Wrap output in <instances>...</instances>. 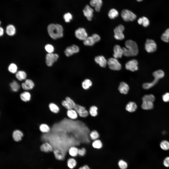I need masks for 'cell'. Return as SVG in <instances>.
Here are the masks:
<instances>
[{
  "label": "cell",
  "instance_id": "1",
  "mask_svg": "<svg viewBox=\"0 0 169 169\" xmlns=\"http://www.w3.org/2000/svg\"><path fill=\"white\" fill-rule=\"evenodd\" d=\"M125 47L122 48L123 51V55L126 57L134 56L137 55L138 53L137 45L134 41L128 40L125 43Z\"/></svg>",
  "mask_w": 169,
  "mask_h": 169
},
{
  "label": "cell",
  "instance_id": "2",
  "mask_svg": "<svg viewBox=\"0 0 169 169\" xmlns=\"http://www.w3.org/2000/svg\"><path fill=\"white\" fill-rule=\"evenodd\" d=\"M47 30L50 36L54 39L61 38L63 36V28L60 24H50L48 27Z\"/></svg>",
  "mask_w": 169,
  "mask_h": 169
},
{
  "label": "cell",
  "instance_id": "3",
  "mask_svg": "<svg viewBox=\"0 0 169 169\" xmlns=\"http://www.w3.org/2000/svg\"><path fill=\"white\" fill-rule=\"evenodd\" d=\"M121 16L125 21H133L136 18V15L131 11L127 9L122 10L121 14Z\"/></svg>",
  "mask_w": 169,
  "mask_h": 169
},
{
  "label": "cell",
  "instance_id": "4",
  "mask_svg": "<svg viewBox=\"0 0 169 169\" xmlns=\"http://www.w3.org/2000/svg\"><path fill=\"white\" fill-rule=\"evenodd\" d=\"M107 63L109 68L113 70H119L121 68V64L117 59L114 58H109L107 61Z\"/></svg>",
  "mask_w": 169,
  "mask_h": 169
},
{
  "label": "cell",
  "instance_id": "5",
  "mask_svg": "<svg viewBox=\"0 0 169 169\" xmlns=\"http://www.w3.org/2000/svg\"><path fill=\"white\" fill-rule=\"evenodd\" d=\"M73 109L81 117H86L89 114V111L86 110L85 107L79 104H76Z\"/></svg>",
  "mask_w": 169,
  "mask_h": 169
},
{
  "label": "cell",
  "instance_id": "6",
  "mask_svg": "<svg viewBox=\"0 0 169 169\" xmlns=\"http://www.w3.org/2000/svg\"><path fill=\"white\" fill-rule=\"evenodd\" d=\"M157 45L153 40L147 39L145 44V48L146 51L148 53H152L156 51L157 49Z\"/></svg>",
  "mask_w": 169,
  "mask_h": 169
},
{
  "label": "cell",
  "instance_id": "7",
  "mask_svg": "<svg viewBox=\"0 0 169 169\" xmlns=\"http://www.w3.org/2000/svg\"><path fill=\"white\" fill-rule=\"evenodd\" d=\"M58 57V55L56 54L52 53L47 54L46 57V65L49 66H52L53 64L57 61Z\"/></svg>",
  "mask_w": 169,
  "mask_h": 169
},
{
  "label": "cell",
  "instance_id": "8",
  "mask_svg": "<svg viewBox=\"0 0 169 169\" xmlns=\"http://www.w3.org/2000/svg\"><path fill=\"white\" fill-rule=\"evenodd\" d=\"M75 35L77 38L84 41L88 37L87 34L85 30L83 28H79L76 30Z\"/></svg>",
  "mask_w": 169,
  "mask_h": 169
},
{
  "label": "cell",
  "instance_id": "9",
  "mask_svg": "<svg viewBox=\"0 0 169 169\" xmlns=\"http://www.w3.org/2000/svg\"><path fill=\"white\" fill-rule=\"evenodd\" d=\"M137 61L135 59H133L128 61L125 64L126 69L134 72L138 69Z\"/></svg>",
  "mask_w": 169,
  "mask_h": 169
},
{
  "label": "cell",
  "instance_id": "10",
  "mask_svg": "<svg viewBox=\"0 0 169 169\" xmlns=\"http://www.w3.org/2000/svg\"><path fill=\"white\" fill-rule=\"evenodd\" d=\"M93 12V9L88 5H86L83 10L84 15L89 21L92 20Z\"/></svg>",
  "mask_w": 169,
  "mask_h": 169
},
{
  "label": "cell",
  "instance_id": "11",
  "mask_svg": "<svg viewBox=\"0 0 169 169\" xmlns=\"http://www.w3.org/2000/svg\"><path fill=\"white\" fill-rule=\"evenodd\" d=\"M79 51V48L77 46L73 45L67 47L64 51L65 55L67 57H69L74 53H78Z\"/></svg>",
  "mask_w": 169,
  "mask_h": 169
},
{
  "label": "cell",
  "instance_id": "12",
  "mask_svg": "<svg viewBox=\"0 0 169 169\" xmlns=\"http://www.w3.org/2000/svg\"><path fill=\"white\" fill-rule=\"evenodd\" d=\"M113 57L116 59L121 58L123 55L122 48L119 45H116L113 48Z\"/></svg>",
  "mask_w": 169,
  "mask_h": 169
},
{
  "label": "cell",
  "instance_id": "13",
  "mask_svg": "<svg viewBox=\"0 0 169 169\" xmlns=\"http://www.w3.org/2000/svg\"><path fill=\"white\" fill-rule=\"evenodd\" d=\"M90 4L91 6L95 7L96 11L99 12L102 6V0H91Z\"/></svg>",
  "mask_w": 169,
  "mask_h": 169
},
{
  "label": "cell",
  "instance_id": "14",
  "mask_svg": "<svg viewBox=\"0 0 169 169\" xmlns=\"http://www.w3.org/2000/svg\"><path fill=\"white\" fill-rule=\"evenodd\" d=\"M34 86L33 81L29 79L26 80L25 82L22 83V86L23 89L25 90H29L32 89Z\"/></svg>",
  "mask_w": 169,
  "mask_h": 169
},
{
  "label": "cell",
  "instance_id": "15",
  "mask_svg": "<svg viewBox=\"0 0 169 169\" xmlns=\"http://www.w3.org/2000/svg\"><path fill=\"white\" fill-rule=\"evenodd\" d=\"M95 61L102 67H105L107 63V61L103 56H99L95 57Z\"/></svg>",
  "mask_w": 169,
  "mask_h": 169
},
{
  "label": "cell",
  "instance_id": "16",
  "mask_svg": "<svg viewBox=\"0 0 169 169\" xmlns=\"http://www.w3.org/2000/svg\"><path fill=\"white\" fill-rule=\"evenodd\" d=\"M53 152L55 157L58 160H64L66 155L63 151L57 149L54 150Z\"/></svg>",
  "mask_w": 169,
  "mask_h": 169
},
{
  "label": "cell",
  "instance_id": "17",
  "mask_svg": "<svg viewBox=\"0 0 169 169\" xmlns=\"http://www.w3.org/2000/svg\"><path fill=\"white\" fill-rule=\"evenodd\" d=\"M118 89L121 93L126 94L128 92L129 88L127 84L124 82H122L120 83Z\"/></svg>",
  "mask_w": 169,
  "mask_h": 169
},
{
  "label": "cell",
  "instance_id": "18",
  "mask_svg": "<svg viewBox=\"0 0 169 169\" xmlns=\"http://www.w3.org/2000/svg\"><path fill=\"white\" fill-rule=\"evenodd\" d=\"M40 149L41 151L47 153L53 151V149L52 146L48 142H46L41 145Z\"/></svg>",
  "mask_w": 169,
  "mask_h": 169
},
{
  "label": "cell",
  "instance_id": "19",
  "mask_svg": "<svg viewBox=\"0 0 169 169\" xmlns=\"http://www.w3.org/2000/svg\"><path fill=\"white\" fill-rule=\"evenodd\" d=\"M67 114L70 119L73 120L76 119L78 116L77 113L74 109L67 110Z\"/></svg>",
  "mask_w": 169,
  "mask_h": 169
},
{
  "label": "cell",
  "instance_id": "20",
  "mask_svg": "<svg viewBox=\"0 0 169 169\" xmlns=\"http://www.w3.org/2000/svg\"><path fill=\"white\" fill-rule=\"evenodd\" d=\"M137 108V105L135 103L130 102L127 104L126 109L127 111L131 112L135 111Z\"/></svg>",
  "mask_w": 169,
  "mask_h": 169
},
{
  "label": "cell",
  "instance_id": "21",
  "mask_svg": "<svg viewBox=\"0 0 169 169\" xmlns=\"http://www.w3.org/2000/svg\"><path fill=\"white\" fill-rule=\"evenodd\" d=\"M78 148L75 146L70 147L68 151L69 154L73 157H75L78 155Z\"/></svg>",
  "mask_w": 169,
  "mask_h": 169
},
{
  "label": "cell",
  "instance_id": "22",
  "mask_svg": "<svg viewBox=\"0 0 169 169\" xmlns=\"http://www.w3.org/2000/svg\"><path fill=\"white\" fill-rule=\"evenodd\" d=\"M12 136L14 140L18 142L21 140V138L23 136V134L22 132L19 130H16L13 132Z\"/></svg>",
  "mask_w": 169,
  "mask_h": 169
},
{
  "label": "cell",
  "instance_id": "23",
  "mask_svg": "<svg viewBox=\"0 0 169 169\" xmlns=\"http://www.w3.org/2000/svg\"><path fill=\"white\" fill-rule=\"evenodd\" d=\"M141 107L142 109L145 110L151 109L154 107L153 102L147 101H142Z\"/></svg>",
  "mask_w": 169,
  "mask_h": 169
},
{
  "label": "cell",
  "instance_id": "24",
  "mask_svg": "<svg viewBox=\"0 0 169 169\" xmlns=\"http://www.w3.org/2000/svg\"><path fill=\"white\" fill-rule=\"evenodd\" d=\"M49 107L50 111L54 113H58L60 110L59 107L54 103H52L50 104Z\"/></svg>",
  "mask_w": 169,
  "mask_h": 169
},
{
  "label": "cell",
  "instance_id": "25",
  "mask_svg": "<svg viewBox=\"0 0 169 169\" xmlns=\"http://www.w3.org/2000/svg\"><path fill=\"white\" fill-rule=\"evenodd\" d=\"M27 77L26 73L23 71H19L15 74L16 78L19 80L22 81L25 79Z\"/></svg>",
  "mask_w": 169,
  "mask_h": 169
},
{
  "label": "cell",
  "instance_id": "26",
  "mask_svg": "<svg viewBox=\"0 0 169 169\" xmlns=\"http://www.w3.org/2000/svg\"><path fill=\"white\" fill-rule=\"evenodd\" d=\"M98 108L97 107L94 105H92L90 107L89 112V114L92 116L95 117L98 115Z\"/></svg>",
  "mask_w": 169,
  "mask_h": 169
},
{
  "label": "cell",
  "instance_id": "27",
  "mask_svg": "<svg viewBox=\"0 0 169 169\" xmlns=\"http://www.w3.org/2000/svg\"><path fill=\"white\" fill-rule=\"evenodd\" d=\"M20 97L22 101L26 102L30 100L31 95L29 92H25L20 94Z\"/></svg>",
  "mask_w": 169,
  "mask_h": 169
},
{
  "label": "cell",
  "instance_id": "28",
  "mask_svg": "<svg viewBox=\"0 0 169 169\" xmlns=\"http://www.w3.org/2000/svg\"><path fill=\"white\" fill-rule=\"evenodd\" d=\"M158 80V79L154 78V80L151 82L143 84L142 85V87L145 89H149L155 85L157 83Z\"/></svg>",
  "mask_w": 169,
  "mask_h": 169
},
{
  "label": "cell",
  "instance_id": "29",
  "mask_svg": "<svg viewBox=\"0 0 169 169\" xmlns=\"http://www.w3.org/2000/svg\"><path fill=\"white\" fill-rule=\"evenodd\" d=\"M89 135L90 139L93 141L98 139L100 136L99 133L96 130L91 131L89 133Z\"/></svg>",
  "mask_w": 169,
  "mask_h": 169
},
{
  "label": "cell",
  "instance_id": "30",
  "mask_svg": "<svg viewBox=\"0 0 169 169\" xmlns=\"http://www.w3.org/2000/svg\"><path fill=\"white\" fill-rule=\"evenodd\" d=\"M153 75L155 78L159 79L164 77V73L162 70H159L154 72Z\"/></svg>",
  "mask_w": 169,
  "mask_h": 169
},
{
  "label": "cell",
  "instance_id": "31",
  "mask_svg": "<svg viewBox=\"0 0 169 169\" xmlns=\"http://www.w3.org/2000/svg\"><path fill=\"white\" fill-rule=\"evenodd\" d=\"M6 32L8 35L12 36L14 35L15 32V29L14 26L11 25H8L6 27Z\"/></svg>",
  "mask_w": 169,
  "mask_h": 169
},
{
  "label": "cell",
  "instance_id": "32",
  "mask_svg": "<svg viewBox=\"0 0 169 169\" xmlns=\"http://www.w3.org/2000/svg\"><path fill=\"white\" fill-rule=\"evenodd\" d=\"M92 82L90 79H86L82 82V86L84 89L87 90L92 85Z\"/></svg>",
  "mask_w": 169,
  "mask_h": 169
},
{
  "label": "cell",
  "instance_id": "33",
  "mask_svg": "<svg viewBox=\"0 0 169 169\" xmlns=\"http://www.w3.org/2000/svg\"><path fill=\"white\" fill-rule=\"evenodd\" d=\"M92 145L93 148L96 149H100L102 148L103 146L102 142L99 139L93 141L92 143Z\"/></svg>",
  "mask_w": 169,
  "mask_h": 169
},
{
  "label": "cell",
  "instance_id": "34",
  "mask_svg": "<svg viewBox=\"0 0 169 169\" xmlns=\"http://www.w3.org/2000/svg\"><path fill=\"white\" fill-rule=\"evenodd\" d=\"M119 15L118 12L115 9L112 8L109 11L108 14V15L110 18L113 19L117 17Z\"/></svg>",
  "mask_w": 169,
  "mask_h": 169
},
{
  "label": "cell",
  "instance_id": "35",
  "mask_svg": "<svg viewBox=\"0 0 169 169\" xmlns=\"http://www.w3.org/2000/svg\"><path fill=\"white\" fill-rule=\"evenodd\" d=\"M95 42L92 36L88 37L84 41L83 43L86 46H92Z\"/></svg>",
  "mask_w": 169,
  "mask_h": 169
},
{
  "label": "cell",
  "instance_id": "36",
  "mask_svg": "<svg viewBox=\"0 0 169 169\" xmlns=\"http://www.w3.org/2000/svg\"><path fill=\"white\" fill-rule=\"evenodd\" d=\"M125 29L124 27L120 24L117 26L114 30V34L120 35L123 34V32Z\"/></svg>",
  "mask_w": 169,
  "mask_h": 169
},
{
  "label": "cell",
  "instance_id": "37",
  "mask_svg": "<svg viewBox=\"0 0 169 169\" xmlns=\"http://www.w3.org/2000/svg\"><path fill=\"white\" fill-rule=\"evenodd\" d=\"M77 162L73 158L69 159L67 162V165L68 167L70 169H73L75 167Z\"/></svg>",
  "mask_w": 169,
  "mask_h": 169
},
{
  "label": "cell",
  "instance_id": "38",
  "mask_svg": "<svg viewBox=\"0 0 169 169\" xmlns=\"http://www.w3.org/2000/svg\"><path fill=\"white\" fill-rule=\"evenodd\" d=\"M142 101H147L153 102L155 100L154 96L152 94L145 95L142 98Z\"/></svg>",
  "mask_w": 169,
  "mask_h": 169
},
{
  "label": "cell",
  "instance_id": "39",
  "mask_svg": "<svg viewBox=\"0 0 169 169\" xmlns=\"http://www.w3.org/2000/svg\"><path fill=\"white\" fill-rule=\"evenodd\" d=\"M161 39L163 41L168 42L169 41V28L166 29L165 32L162 35Z\"/></svg>",
  "mask_w": 169,
  "mask_h": 169
},
{
  "label": "cell",
  "instance_id": "40",
  "mask_svg": "<svg viewBox=\"0 0 169 169\" xmlns=\"http://www.w3.org/2000/svg\"><path fill=\"white\" fill-rule=\"evenodd\" d=\"M10 85L12 90L14 92L17 91L20 88L19 84L15 81L10 84Z\"/></svg>",
  "mask_w": 169,
  "mask_h": 169
},
{
  "label": "cell",
  "instance_id": "41",
  "mask_svg": "<svg viewBox=\"0 0 169 169\" xmlns=\"http://www.w3.org/2000/svg\"><path fill=\"white\" fill-rule=\"evenodd\" d=\"M161 148L163 150H169V142L166 140H163L160 144Z\"/></svg>",
  "mask_w": 169,
  "mask_h": 169
},
{
  "label": "cell",
  "instance_id": "42",
  "mask_svg": "<svg viewBox=\"0 0 169 169\" xmlns=\"http://www.w3.org/2000/svg\"><path fill=\"white\" fill-rule=\"evenodd\" d=\"M41 131L44 133H48L50 131V128L48 125L46 124H41L40 127Z\"/></svg>",
  "mask_w": 169,
  "mask_h": 169
},
{
  "label": "cell",
  "instance_id": "43",
  "mask_svg": "<svg viewBox=\"0 0 169 169\" xmlns=\"http://www.w3.org/2000/svg\"><path fill=\"white\" fill-rule=\"evenodd\" d=\"M17 67L16 65L14 63H11L10 65L8 68V70L11 73H14L17 72Z\"/></svg>",
  "mask_w": 169,
  "mask_h": 169
},
{
  "label": "cell",
  "instance_id": "44",
  "mask_svg": "<svg viewBox=\"0 0 169 169\" xmlns=\"http://www.w3.org/2000/svg\"><path fill=\"white\" fill-rule=\"evenodd\" d=\"M72 15L70 13L67 12L65 13L63 15V18L66 22H69L72 19Z\"/></svg>",
  "mask_w": 169,
  "mask_h": 169
},
{
  "label": "cell",
  "instance_id": "45",
  "mask_svg": "<svg viewBox=\"0 0 169 169\" xmlns=\"http://www.w3.org/2000/svg\"><path fill=\"white\" fill-rule=\"evenodd\" d=\"M118 165L121 169H126L127 167V163L123 160H120L118 163Z\"/></svg>",
  "mask_w": 169,
  "mask_h": 169
},
{
  "label": "cell",
  "instance_id": "46",
  "mask_svg": "<svg viewBox=\"0 0 169 169\" xmlns=\"http://www.w3.org/2000/svg\"><path fill=\"white\" fill-rule=\"evenodd\" d=\"M65 100L68 102L72 109H73L76 104L74 101L70 97H67L65 98Z\"/></svg>",
  "mask_w": 169,
  "mask_h": 169
},
{
  "label": "cell",
  "instance_id": "47",
  "mask_svg": "<svg viewBox=\"0 0 169 169\" xmlns=\"http://www.w3.org/2000/svg\"><path fill=\"white\" fill-rule=\"evenodd\" d=\"M86 153V150L85 148L82 147L78 149V155L80 156H84Z\"/></svg>",
  "mask_w": 169,
  "mask_h": 169
},
{
  "label": "cell",
  "instance_id": "48",
  "mask_svg": "<svg viewBox=\"0 0 169 169\" xmlns=\"http://www.w3.org/2000/svg\"><path fill=\"white\" fill-rule=\"evenodd\" d=\"M45 48L46 50L49 53H52L54 50L53 46L52 45L49 44L46 45L45 47Z\"/></svg>",
  "mask_w": 169,
  "mask_h": 169
},
{
  "label": "cell",
  "instance_id": "49",
  "mask_svg": "<svg viewBox=\"0 0 169 169\" xmlns=\"http://www.w3.org/2000/svg\"><path fill=\"white\" fill-rule=\"evenodd\" d=\"M61 104L63 107L68 110L72 109L69 104L65 100H63L62 101Z\"/></svg>",
  "mask_w": 169,
  "mask_h": 169
},
{
  "label": "cell",
  "instance_id": "50",
  "mask_svg": "<svg viewBox=\"0 0 169 169\" xmlns=\"http://www.w3.org/2000/svg\"><path fill=\"white\" fill-rule=\"evenodd\" d=\"M142 18V25L145 27H147L149 25V21L148 19L145 17H143Z\"/></svg>",
  "mask_w": 169,
  "mask_h": 169
},
{
  "label": "cell",
  "instance_id": "51",
  "mask_svg": "<svg viewBox=\"0 0 169 169\" xmlns=\"http://www.w3.org/2000/svg\"><path fill=\"white\" fill-rule=\"evenodd\" d=\"M163 101L165 102L169 101V93L167 92L163 95L162 97Z\"/></svg>",
  "mask_w": 169,
  "mask_h": 169
},
{
  "label": "cell",
  "instance_id": "52",
  "mask_svg": "<svg viewBox=\"0 0 169 169\" xmlns=\"http://www.w3.org/2000/svg\"><path fill=\"white\" fill-rule=\"evenodd\" d=\"M92 36L94 40L95 43L98 42L100 40V37L97 34H94Z\"/></svg>",
  "mask_w": 169,
  "mask_h": 169
},
{
  "label": "cell",
  "instance_id": "53",
  "mask_svg": "<svg viewBox=\"0 0 169 169\" xmlns=\"http://www.w3.org/2000/svg\"><path fill=\"white\" fill-rule=\"evenodd\" d=\"M164 165L166 167H169V157L165 158L163 161Z\"/></svg>",
  "mask_w": 169,
  "mask_h": 169
},
{
  "label": "cell",
  "instance_id": "54",
  "mask_svg": "<svg viewBox=\"0 0 169 169\" xmlns=\"http://www.w3.org/2000/svg\"><path fill=\"white\" fill-rule=\"evenodd\" d=\"M78 169H90L87 165H85L80 167Z\"/></svg>",
  "mask_w": 169,
  "mask_h": 169
},
{
  "label": "cell",
  "instance_id": "55",
  "mask_svg": "<svg viewBox=\"0 0 169 169\" xmlns=\"http://www.w3.org/2000/svg\"><path fill=\"white\" fill-rule=\"evenodd\" d=\"M142 18H140L138 19V23L140 25H142Z\"/></svg>",
  "mask_w": 169,
  "mask_h": 169
},
{
  "label": "cell",
  "instance_id": "56",
  "mask_svg": "<svg viewBox=\"0 0 169 169\" xmlns=\"http://www.w3.org/2000/svg\"><path fill=\"white\" fill-rule=\"evenodd\" d=\"M0 35L1 36L3 35L4 33L3 29L1 27L0 28Z\"/></svg>",
  "mask_w": 169,
  "mask_h": 169
},
{
  "label": "cell",
  "instance_id": "57",
  "mask_svg": "<svg viewBox=\"0 0 169 169\" xmlns=\"http://www.w3.org/2000/svg\"><path fill=\"white\" fill-rule=\"evenodd\" d=\"M142 0H137L138 2H140L142 1Z\"/></svg>",
  "mask_w": 169,
  "mask_h": 169
}]
</instances>
